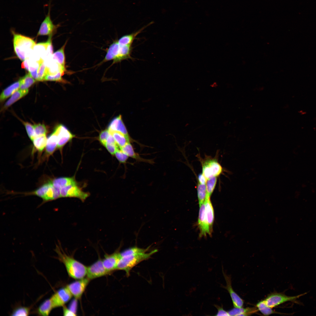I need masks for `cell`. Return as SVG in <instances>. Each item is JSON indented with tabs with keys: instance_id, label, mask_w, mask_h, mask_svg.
<instances>
[{
	"instance_id": "1",
	"label": "cell",
	"mask_w": 316,
	"mask_h": 316,
	"mask_svg": "<svg viewBox=\"0 0 316 316\" xmlns=\"http://www.w3.org/2000/svg\"><path fill=\"white\" fill-rule=\"evenodd\" d=\"M149 248H142L134 247L121 253V257L118 262L116 270L124 271L127 276L129 275L132 269L140 262L149 259L157 251L154 249L147 252Z\"/></svg>"
},
{
	"instance_id": "2",
	"label": "cell",
	"mask_w": 316,
	"mask_h": 316,
	"mask_svg": "<svg viewBox=\"0 0 316 316\" xmlns=\"http://www.w3.org/2000/svg\"><path fill=\"white\" fill-rule=\"evenodd\" d=\"M55 251L57 254L59 259L65 266L69 275L72 278L79 279L86 275L87 268L85 265L67 254L60 245L56 246Z\"/></svg>"
},
{
	"instance_id": "3",
	"label": "cell",
	"mask_w": 316,
	"mask_h": 316,
	"mask_svg": "<svg viewBox=\"0 0 316 316\" xmlns=\"http://www.w3.org/2000/svg\"><path fill=\"white\" fill-rule=\"evenodd\" d=\"M132 50V45H121L118 40L116 41L109 46L103 61L113 60V63H115L124 60L132 59L133 58L131 56Z\"/></svg>"
},
{
	"instance_id": "4",
	"label": "cell",
	"mask_w": 316,
	"mask_h": 316,
	"mask_svg": "<svg viewBox=\"0 0 316 316\" xmlns=\"http://www.w3.org/2000/svg\"><path fill=\"white\" fill-rule=\"evenodd\" d=\"M305 293L290 296L281 293H273L268 295L264 300L267 305L272 308L288 301H295L297 298Z\"/></svg>"
},
{
	"instance_id": "5",
	"label": "cell",
	"mask_w": 316,
	"mask_h": 316,
	"mask_svg": "<svg viewBox=\"0 0 316 316\" xmlns=\"http://www.w3.org/2000/svg\"><path fill=\"white\" fill-rule=\"evenodd\" d=\"M13 36L14 48H17L26 53L33 49L35 45V42L31 38L12 31Z\"/></svg>"
},
{
	"instance_id": "6",
	"label": "cell",
	"mask_w": 316,
	"mask_h": 316,
	"mask_svg": "<svg viewBox=\"0 0 316 316\" xmlns=\"http://www.w3.org/2000/svg\"><path fill=\"white\" fill-rule=\"evenodd\" d=\"M222 171L221 166L215 159L207 160L202 164V174L207 179L213 176L218 177Z\"/></svg>"
},
{
	"instance_id": "7",
	"label": "cell",
	"mask_w": 316,
	"mask_h": 316,
	"mask_svg": "<svg viewBox=\"0 0 316 316\" xmlns=\"http://www.w3.org/2000/svg\"><path fill=\"white\" fill-rule=\"evenodd\" d=\"M89 193L83 191L77 185H70L61 188V197H72L84 201L89 196Z\"/></svg>"
},
{
	"instance_id": "8",
	"label": "cell",
	"mask_w": 316,
	"mask_h": 316,
	"mask_svg": "<svg viewBox=\"0 0 316 316\" xmlns=\"http://www.w3.org/2000/svg\"><path fill=\"white\" fill-rule=\"evenodd\" d=\"M51 1H49L48 12L41 23L38 35H52L60 26L59 24L54 25L51 18Z\"/></svg>"
},
{
	"instance_id": "9",
	"label": "cell",
	"mask_w": 316,
	"mask_h": 316,
	"mask_svg": "<svg viewBox=\"0 0 316 316\" xmlns=\"http://www.w3.org/2000/svg\"><path fill=\"white\" fill-rule=\"evenodd\" d=\"M78 280L66 286L72 296L76 300L81 298L90 280L87 277Z\"/></svg>"
},
{
	"instance_id": "10",
	"label": "cell",
	"mask_w": 316,
	"mask_h": 316,
	"mask_svg": "<svg viewBox=\"0 0 316 316\" xmlns=\"http://www.w3.org/2000/svg\"><path fill=\"white\" fill-rule=\"evenodd\" d=\"M72 296L66 287L60 288L50 298L54 308L63 306L71 299Z\"/></svg>"
},
{
	"instance_id": "11",
	"label": "cell",
	"mask_w": 316,
	"mask_h": 316,
	"mask_svg": "<svg viewBox=\"0 0 316 316\" xmlns=\"http://www.w3.org/2000/svg\"><path fill=\"white\" fill-rule=\"evenodd\" d=\"M199 207L198 220V225L200 230L199 237H205L207 235L211 236L213 231L209 226L205 216V202Z\"/></svg>"
},
{
	"instance_id": "12",
	"label": "cell",
	"mask_w": 316,
	"mask_h": 316,
	"mask_svg": "<svg viewBox=\"0 0 316 316\" xmlns=\"http://www.w3.org/2000/svg\"><path fill=\"white\" fill-rule=\"evenodd\" d=\"M109 273L104 267L102 260L99 259L87 267L86 276L90 280L106 275Z\"/></svg>"
},
{
	"instance_id": "13",
	"label": "cell",
	"mask_w": 316,
	"mask_h": 316,
	"mask_svg": "<svg viewBox=\"0 0 316 316\" xmlns=\"http://www.w3.org/2000/svg\"><path fill=\"white\" fill-rule=\"evenodd\" d=\"M222 272L226 281V285L223 287L226 289L229 293L232 300L233 305L235 308L242 307L244 301L243 299L234 291L231 285V277L227 275L222 269Z\"/></svg>"
},
{
	"instance_id": "14",
	"label": "cell",
	"mask_w": 316,
	"mask_h": 316,
	"mask_svg": "<svg viewBox=\"0 0 316 316\" xmlns=\"http://www.w3.org/2000/svg\"><path fill=\"white\" fill-rule=\"evenodd\" d=\"M121 253L116 251L114 253L105 255L102 260L103 265L109 272L116 269L118 262L121 258Z\"/></svg>"
},
{
	"instance_id": "15",
	"label": "cell",
	"mask_w": 316,
	"mask_h": 316,
	"mask_svg": "<svg viewBox=\"0 0 316 316\" xmlns=\"http://www.w3.org/2000/svg\"><path fill=\"white\" fill-rule=\"evenodd\" d=\"M58 129V140L57 147L61 149L68 142L74 137L68 128L64 125L59 124L57 126Z\"/></svg>"
},
{
	"instance_id": "16",
	"label": "cell",
	"mask_w": 316,
	"mask_h": 316,
	"mask_svg": "<svg viewBox=\"0 0 316 316\" xmlns=\"http://www.w3.org/2000/svg\"><path fill=\"white\" fill-rule=\"evenodd\" d=\"M129 157L131 158L137 162H143L153 164L154 163L153 159H147L142 157L140 154L135 152L130 142L127 143L124 146L120 148Z\"/></svg>"
},
{
	"instance_id": "17",
	"label": "cell",
	"mask_w": 316,
	"mask_h": 316,
	"mask_svg": "<svg viewBox=\"0 0 316 316\" xmlns=\"http://www.w3.org/2000/svg\"><path fill=\"white\" fill-rule=\"evenodd\" d=\"M108 129L110 133L114 131L119 132L130 138L121 115L114 118L111 121L108 126Z\"/></svg>"
},
{
	"instance_id": "18",
	"label": "cell",
	"mask_w": 316,
	"mask_h": 316,
	"mask_svg": "<svg viewBox=\"0 0 316 316\" xmlns=\"http://www.w3.org/2000/svg\"><path fill=\"white\" fill-rule=\"evenodd\" d=\"M58 129L57 126L47 138L46 147V152L48 155L51 154L57 146Z\"/></svg>"
},
{
	"instance_id": "19",
	"label": "cell",
	"mask_w": 316,
	"mask_h": 316,
	"mask_svg": "<svg viewBox=\"0 0 316 316\" xmlns=\"http://www.w3.org/2000/svg\"><path fill=\"white\" fill-rule=\"evenodd\" d=\"M154 23L153 21H152L136 32L130 34L123 36L118 40V43L120 45H132L137 36L146 28Z\"/></svg>"
},
{
	"instance_id": "20",
	"label": "cell",
	"mask_w": 316,
	"mask_h": 316,
	"mask_svg": "<svg viewBox=\"0 0 316 316\" xmlns=\"http://www.w3.org/2000/svg\"><path fill=\"white\" fill-rule=\"evenodd\" d=\"M210 197H206L205 201V216L209 226L213 231V226L214 221V212L210 199Z\"/></svg>"
},
{
	"instance_id": "21",
	"label": "cell",
	"mask_w": 316,
	"mask_h": 316,
	"mask_svg": "<svg viewBox=\"0 0 316 316\" xmlns=\"http://www.w3.org/2000/svg\"><path fill=\"white\" fill-rule=\"evenodd\" d=\"M258 311L257 308L234 307L229 310L228 312L229 316H248L251 315Z\"/></svg>"
},
{
	"instance_id": "22",
	"label": "cell",
	"mask_w": 316,
	"mask_h": 316,
	"mask_svg": "<svg viewBox=\"0 0 316 316\" xmlns=\"http://www.w3.org/2000/svg\"><path fill=\"white\" fill-rule=\"evenodd\" d=\"M51 181L54 186L60 189L70 185H77L76 181L73 177H59Z\"/></svg>"
},
{
	"instance_id": "23",
	"label": "cell",
	"mask_w": 316,
	"mask_h": 316,
	"mask_svg": "<svg viewBox=\"0 0 316 316\" xmlns=\"http://www.w3.org/2000/svg\"><path fill=\"white\" fill-rule=\"evenodd\" d=\"M20 81L19 80L12 84L5 89L1 93L0 96L1 102H3L9 97L11 96L20 88Z\"/></svg>"
},
{
	"instance_id": "24",
	"label": "cell",
	"mask_w": 316,
	"mask_h": 316,
	"mask_svg": "<svg viewBox=\"0 0 316 316\" xmlns=\"http://www.w3.org/2000/svg\"><path fill=\"white\" fill-rule=\"evenodd\" d=\"M28 89H20L17 90L5 103L3 107V109H7L16 102L25 96L28 93Z\"/></svg>"
},
{
	"instance_id": "25",
	"label": "cell",
	"mask_w": 316,
	"mask_h": 316,
	"mask_svg": "<svg viewBox=\"0 0 316 316\" xmlns=\"http://www.w3.org/2000/svg\"><path fill=\"white\" fill-rule=\"evenodd\" d=\"M54 308L50 298L44 300L39 306L37 309V313L40 315H49L52 310Z\"/></svg>"
},
{
	"instance_id": "26",
	"label": "cell",
	"mask_w": 316,
	"mask_h": 316,
	"mask_svg": "<svg viewBox=\"0 0 316 316\" xmlns=\"http://www.w3.org/2000/svg\"><path fill=\"white\" fill-rule=\"evenodd\" d=\"M66 43L60 49L52 54L53 59L56 61L59 65L64 68H65V57L64 51Z\"/></svg>"
},
{
	"instance_id": "27",
	"label": "cell",
	"mask_w": 316,
	"mask_h": 316,
	"mask_svg": "<svg viewBox=\"0 0 316 316\" xmlns=\"http://www.w3.org/2000/svg\"><path fill=\"white\" fill-rule=\"evenodd\" d=\"M113 136L116 144L120 148L124 146L127 143L130 142L131 138L119 132L114 131L110 133Z\"/></svg>"
},
{
	"instance_id": "28",
	"label": "cell",
	"mask_w": 316,
	"mask_h": 316,
	"mask_svg": "<svg viewBox=\"0 0 316 316\" xmlns=\"http://www.w3.org/2000/svg\"><path fill=\"white\" fill-rule=\"evenodd\" d=\"M60 197L61 189L54 186L52 184L48 189L42 199L44 201H47Z\"/></svg>"
},
{
	"instance_id": "29",
	"label": "cell",
	"mask_w": 316,
	"mask_h": 316,
	"mask_svg": "<svg viewBox=\"0 0 316 316\" xmlns=\"http://www.w3.org/2000/svg\"><path fill=\"white\" fill-rule=\"evenodd\" d=\"M47 140L46 135H42L36 137L32 141L35 148L42 152L46 147Z\"/></svg>"
},
{
	"instance_id": "30",
	"label": "cell",
	"mask_w": 316,
	"mask_h": 316,
	"mask_svg": "<svg viewBox=\"0 0 316 316\" xmlns=\"http://www.w3.org/2000/svg\"><path fill=\"white\" fill-rule=\"evenodd\" d=\"M19 80L20 83L19 88L21 90L28 89L35 82L36 80L30 73L26 74Z\"/></svg>"
},
{
	"instance_id": "31",
	"label": "cell",
	"mask_w": 316,
	"mask_h": 316,
	"mask_svg": "<svg viewBox=\"0 0 316 316\" xmlns=\"http://www.w3.org/2000/svg\"><path fill=\"white\" fill-rule=\"evenodd\" d=\"M38 63L39 66L37 71V81H44L45 77L49 73V69L45 65L42 59H40Z\"/></svg>"
},
{
	"instance_id": "32",
	"label": "cell",
	"mask_w": 316,
	"mask_h": 316,
	"mask_svg": "<svg viewBox=\"0 0 316 316\" xmlns=\"http://www.w3.org/2000/svg\"><path fill=\"white\" fill-rule=\"evenodd\" d=\"M256 307L258 310L265 315L267 316L276 313V311L267 305L264 300L258 302L256 305Z\"/></svg>"
},
{
	"instance_id": "33",
	"label": "cell",
	"mask_w": 316,
	"mask_h": 316,
	"mask_svg": "<svg viewBox=\"0 0 316 316\" xmlns=\"http://www.w3.org/2000/svg\"><path fill=\"white\" fill-rule=\"evenodd\" d=\"M197 197L199 207L204 202L206 196V184L198 182L197 186Z\"/></svg>"
},
{
	"instance_id": "34",
	"label": "cell",
	"mask_w": 316,
	"mask_h": 316,
	"mask_svg": "<svg viewBox=\"0 0 316 316\" xmlns=\"http://www.w3.org/2000/svg\"><path fill=\"white\" fill-rule=\"evenodd\" d=\"M217 179V176L212 177L207 179L206 183L207 197H210L216 186Z\"/></svg>"
},
{
	"instance_id": "35",
	"label": "cell",
	"mask_w": 316,
	"mask_h": 316,
	"mask_svg": "<svg viewBox=\"0 0 316 316\" xmlns=\"http://www.w3.org/2000/svg\"><path fill=\"white\" fill-rule=\"evenodd\" d=\"M52 185L51 181L43 185L32 193V194L43 198L49 188Z\"/></svg>"
},
{
	"instance_id": "36",
	"label": "cell",
	"mask_w": 316,
	"mask_h": 316,
	"mask_svg": "<svg viewBox=\"0 0 316 316\" xmlns=\"http://www.w3.org/2000/svg\"><path fill=\"white\" fill-rule=\"evenodd\" d=\"M64 73V71H60L54 75H51L48 73L45 77L44 80L56 81L66 83L67 82L62 78Z\"/></svg>"
},
{
	"instance_id": "37",
	"label": "cell",
	"mask_w": 316,
	"mask_h": 316,
	"mask_svg": "<svg viewBox=\"0 0 316 316\" xmlns=\"http://www.w3.org/2000/svg\"><path fill=\"white\" fill-rule=\"evenodd\" d=\"M114 155L119 162L122 164L126 163L129 157L119 148L117 149Z\"/></svg>"
},
{
	"instance_id": "38",
	"label": "cell",
	"mask_w": 316,
	"mask_h": 316,
	"mask_svg": "<svg viewBox=\"0 0 316 316\" xmlns=\"http://www.w3.org/2000/svg\"><path fill=\"white\" fill-rule=\"evenodd\" d=\"M35 134V137L42 135H46L47 130L44 124L38 123L33 125Z\"/></svg>"
},
{
	"instance_id": "39",
	"label": "cell",
	"mask_w": 316,
	"mask_h": 316,
	"mask_svg": "<svg viewBox=\"0 0 316 316\" xmlns=\"http://www.w3.org/2000/svg\"><path fill=\"white\" fill-rule=\"evenodd\" d=\"M30 312V309L28 307H20L15 309L12 312V316H28Z\"/></svg>"
},
{
	"instance_id": "40",
	"label": "cell",
	"mask_w": 316,
	"mask_h": 316,
	"mask_svg": "<svg viewBox=\"0 0 316 316\" xmlns=\"http://www.w3.org/2000/svg\"><path fill=\"white\" fill-rule=\"evenodd\" d=\"M23 124L28 137L32 141L35 137V132L33 125L28 122H24Z\"/></svg>"
},
{
	"instance_id": "41",
	"label": "cell",
	"mask_w": 316,
	"mask_h": 316,
	"mask_svg": "<svg viewBox=\"0 0 316 316\" xmlns=\"http://www.w3.org/2000/svg\"><path fill=\"white\" fill-rule=\"evenodd\" d=\"M109 134V131L107 129L102 131L99 135V140L104 146L106 144L107 139Z\"/></svg>"
},
{
	"instance_id": "42",
	"label": "cell",
	"mask_w": 316,
	"mask_h": 316,
	"mask_svg": "<svg viewBox=\"0 0 316 316\" xmlns=\"http://www.w3.org/2000/svg\"><path fill=\"white\" fill-rule=\"evenodd\" d=\"M104 146L109 152L113 155H114L117 149L119 148L116 144H106Z\"/></svg>"
},
{
	"instance_id": "43",
	"label": "cell",
	"mask_w": 316,
	"mask_h": 316,
	"mask_svg": "<svg viewBox=\"0 0 316 316\" xmlns=\"http://www.w3.org/2000/svg\"><path fill=\"white\" fill-rule=\"evenodd\" d=\"M214 306L218 310L216 316H229L228 312L224 310L222 306L216 305H214Z\"/></svg>"
},
{
	"instance_id": "44",
	"label": "cell",
	"mask_w": 316,
	"mask_h": 316,
	"mask_svg": "<svg viewBox=\"0 0 316 316\" xmlns=\"http://www.w3.org/2000/svg\"><path fill=\"white\" fill-rule=\"evenodd\" d=\"M63 313L64 316H75L77 315L72 310L64 305L63 306Z\"/></svg>"
},
{
	"instance_id": "45",
	"label": "cell",
	"mask_w": 316,
	"mask_h": 316,
	"mask_svg": "<svg viewBox=\"0 0 316 316\" xmlns=\"http://www.w3.org/2000/svg\"><path fill=\"white\" fill-rule=\"evenodd\" d=\"M106 144H116L113 136L110 133L107 138Z\"/></svg>"
},
{
	"instance_id": "46",
	"label": "cell",
	"mask_w": 316,
	"mask_h": 316,
	"mask_svg": "<svg viewBox=\"0 0 316 316\" xmlns=\"http://www.w3.org/2000/svg\"><path fill=\"white\" fill-rule=\"evenodd\" d=\"M207 180L202 173L198 176V182L200 183L206 184Z\"/></svg>"
},
{
	"instance_id": "47",
	"label": "cell",
	"mask_w": 316,
	"mask_h": 316,
	"mask_svg": "<svg viewBox=\"0 0 316 316\" xmlns=\"http://www.w3.org/2000/svg\"><path fill=\"white\" fill-rule=\"evenodd\" d=\"M29 67L28 60L27 59H25L23 61L21 64V67L22 68L25 69L26 70L29 71Z\"/></svg>"
}]
</instances>
